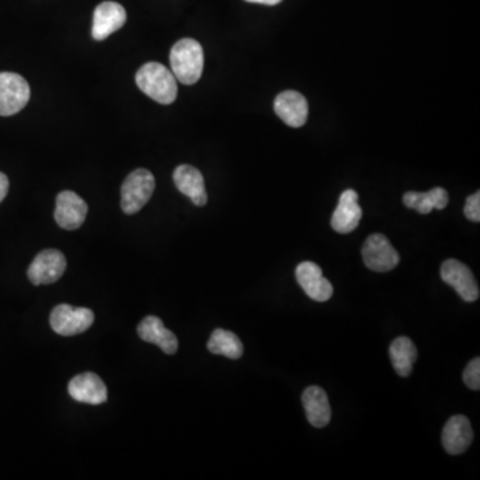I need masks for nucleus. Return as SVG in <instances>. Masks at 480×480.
I'll return each mask as SVG.
<instances>
[{"instance_id": "f257e3e1", "label": "nucleus", "mask_w": 480, "mask_h": 480, "mask_svg": "<svg viewBox=\"0 0 480 480\" xmlns=\"http://www.w3.org/2000/svg\"><path fill=\"white\" fill-rule=\"evenodd\" d=\"M139 90L160 104H174L177 96V77L171 69L157 62L146 63L137 72Z\"/></svg>"}, {"instance_id": "f03ea898", "label": "nucleus", "mask_w": 480, "mask_h": 480, "mask_svg": "<svg viewBox=\"0 0 480 480\" xmlns=\"http://www.w3.org/2000/svg\"><path fill=\"white\" fill-rule=\"evenodd\" d=\"M172 74L183 85H195L204 68V52L195 39L186 38L175 43L170 54Z\"/></svg>"}, {"instance_id": "7ed1b4c3", "label": "nucleus", "mask_w": 480, "mask_h": 480, "mask_svg": "<svg viewBox=\"0 0 480 480\" xmlns=\"http://www.w3.org/2000/svg\"><path fill=\"white\" fill-rule=\"evenodd\" d=\"M155 190V177L149 170L132 171L122 186L121 206L127 215L139 213L151 199Z\"/></svg>"}, {"instance_id": "20e7f679", "label": "nucleus", "mask_w": 480, "mask_h": 480, "mask_svg": "<svg viewBox=\"0 0 480 480\" xmlns=\"http://www.w3.org/2000/svg\"><path fill=\"white\" fill-rule=\"evenodd\" d=\"M30 96L32 90L23 77L15 72H0V116L21 113Z\"/></svg>"}, {"instance_id": "39448f33", "label": "nucleus", "mask_w": 480, "mask_h": 480, "mask_svg": "<svg viewBox=\"0 0 480 480\" xmlns=\"http://www.w3.org/2000/svg\"><path fill=\"white\" fill-rule=\"evenodd\" d=\"M95 315L86 307H72L69 304H59L50 315L51 329L62 337H75L83 334L93 326Z\"/></svg>"}, {"instance_id": "423d86ee", "label": "nucleus", "mask_w": 480, "mask_h": 480, "mask_svg": "<svg viewBox=\"0 0 480 480\" xmlns=\"http://www.w3.org/2000/svg\"><path fill=\"white\" fill-rule=\"evenodd\" d=\"M362 257L366 267L376 273H388L401 262L398 251L382 234H373L366 240L362 247Z\"/></svg>"}, {"instance_id": "0eeeda50", "label": "nucleus", "mask_w": 480, "mask_h": 480, "mask_svg": "<svg viewBox=\"0 0 480 480\" xmlns=\"http://www.w3.org/2000/svg\"><path fill=\"white\" fill-rule=\"evenodd\" d=\"M68 268V260L59 249H43L36 255L27 270V276L34 285L58 282Z\"/></svg>"}, {"instance_id": "6e6552de", "label": "nucleus", "mask_w": 480, "mask_h": 480, "mask_svg": "<svg viewBox=\"0 0 480 480\" xmlns=\"http://www.w3.org/2000/svg\"><path fill=\"white\" fill-rule=\"evenodd\" d=\"M440 277L447 285H451L465 302L478 301L479 285L473 271L457 259H447L440 267Z\"/></svg>"}, {"instance_id": "1a4fd4ad", "label": "nucleus", "mask_w": 480, "mask_h": 480, "mask_svg": "<svg viewBox=\"0 0 480 480\" xmlns=\"http://www.w3.org/2000/svg\"><path fill=\"white\" fill-rule=\"evenodd\" d=\"M88 213V206L77 194L72 191H62L57 196L55 207V221L63 230L72 231L77 230L85 223Z\"/></svg>"}, {"instance_id": "9d476101", "label": "nucleus", "mask_w": 480, "mask_h": 480, "mask_svg": "<svg viewBox=\"0 0 480 480\" xmlns=\"http://www.w3.org/2000/svg\"><path fill=\"white\" fill-rule=\"evenodd\" d=\"M296 280L304 293L315 302H327L334 294V287L329 279L323 276L322 268L313 262H302L296 267Z\"/></svg>"}, {"instance_id": "9b49d317", "label": "nucleus", "mask_w": 480, "mask_h": 480, "mask_svg": "<svg viewBox=\"0 0 480 480\" xmlns=\"http://www.w3.org/2000/svg\"><path fill=\"white\" fill-rule=\"evenodd\" d=\"M68 394L79 403L98 404L107 402L108 393L104 380L96 374L85 373L72 377L68 383Z\"/></svg>"}, {"instance_id": "f8f14e48", "label": "nucleus", "mask_w": 480, "mask_h": 480, "mask_svg": "<svg viewBox=\"0 0 480 480\" xmlns=\"http://www.w3.org/2000/svg\"><path fill=\"white\" fill-rule=\"evenodd\" d=\"M274 108L276 115L294 129L304 126L309 118V104L298 91H283L275 99Z\"/></svg>"}, {"instance_id": "ddd939ff", "label": "nucleus", "mask_w": 480, "mask_h": 480, "mask_svg": "<svg viewBox=\"0 0 480 480\" xmlns=\"http://www.w3.org/2000/svg\"><path fill=\"white\" fill-rule=\"evenodd\" d=\"M127 21V13L123 5L115 2H104L94 13L93 38L104 41L113 32L121 30Z\"/></svg>"}, {"instance_id": "4468645a", "label": "nucleus", "mask_w": 480, "mask_h": 480, "mask_svg": "<svg viewBox=\"0 0 480 480\" xmlns=\"http://www.w3.org/2000/svg\"><path fill=\"white\" fill-rule=\"evenodd\" d=\"M358 201L359 195L354 190H346L340 195V204L331 218V227L335 231L340 234H349L359 226L363 213Z\"/></svg>"}, {"instance_id": "2eb2a0df", "label": "nucleus", "mask_w": 480, "mask_h": 480, "mask_svg": "<svg viewBox=\"0 0 480 480\" xmlns=\"http://www.w3.org/2000/svg\"><path fill=\"white\" fill-rule=\"evenodd\" d=\"M474 440L473 427L468 418L455 415L448 419L442 432V445L449 455L467 451Z\"/></svg>"}, {"instance_id": "dca6fc26", "label": "nucleus", "mask_w": 480, "mask_h": 480, "mask_svg": "<svg viewBox=\"0 0 480 480\" xmlns=\"http://www.w3.org/2000/svg\"><path fill=\"white\" fill-rule=\"evenodd\" d=\"M174 182L183 195L188 196L195 206H206L208 198L204 177L198 168L182 165L174 171Z\"/></svg>"}, {"instance_id": "f3484780", "label": "nucleus", "mask_w": 480, "mask_h": 480, "mask_svg": "<svg viewBox=\"0 0 480 480\" xmlns=\"http://www.w3.org/2000/svg\"><path fill=\"white\" fill-rule=\"evenodd\" d=\"M138 334L144 342L157 344L165 354H177V347H179L177 335L166 329L165 324L158 316L149 315L144 318L139 323Z\"/></svg>"}, {"instance_id": "a211bd4d", "label": "nucleus", "mask_w": 480, "mask_h": 480, "mask_svg": "<svg viewBox=\"0 0 480 480\" xmlns=\"http://www.w3.org/2000/svg\"><path fill=\"white\" fill-rule=\"evenodd\" d=\"M302 403H303L307 419L316 429L326 427L331 421V406H330L329 396L323 388L318 385L306 388L302 395Z\"/></svg>"}, {"instance_id": "6ab92c4d", "label": "nucleus", "mask_w": 480, "mask_h": 480, "mask_svg": "<svg viewBox=\"0 0 480 480\" xmlns=\"http://www.w3.org/2000/svg\"><path fill=\"white\" fill-rule=\"evenodd\" d=\"M448 193L442 187H435L427 193H406L403 196V204L407 208L418 211L421 215H427L432 210H445L448 204Z\"/></svg>"}, {"instance_id": "aec40b11", "label": "nucleus", "mask_w": 480, "mask_h": 480, "mask_svg": "<svg viewBox=\"0 0 480 480\" xmlns=\"http://www.w3.org/2000/svg\"><path fill=\"white\" fill-rule=\"evenodd\" d=\"M390 358L399 376H412L413 363L418 359V349L407 337H399L391 343Z\"/></svg>"}, {"instance_id": "412c9836", "label": "nucleus", "mask_w": 480, "mask_h": 480, "mask_svg": "<svg viewBox=\"0 0 480 480\" xmlns=\"http://www.w3.org/2000/svg\"><path fill=\"white\" fill-rule=\"evenodd\" d=\"M208 351L215 355H223L230 359H240L243 355V343L234 332L216 329L207 343Z\"/></svg>"}, {"instance_id": "4be33fe9", "label": "nucleus", "mask_w": 480, "mask_h": 480, "mask_svg": "<svg viewBox=\"0 0 480 480\" xmlns=\"http://www.w3.org/2000/svg\"><path fill=\"white\" fill-rule=\"evenodd\" d=\"M463 382L471 390L478 391L480 388V359L474 358L463 373Z\"/></svg>"}, {"instance_id": "5701e85b", "label": "nucleus", "mask_w": 480, "mask_h": 480, "mask_svg": "<svg viewBox=\"0 0 480 480\" xmlns=\"http://www.w3.org/2000/svg\"><path fill=\"white\" fill-rule=\"evenodd\" d=\"M465 215L467 216L468 221L480 222V193L474 194V195L468 196L467 202L465 206Z\"/></svg>"}, {"instance_id": "b1692460", "label": "nucleus", "mask_w": 480, "mask_h": 480, "mask_svg": "<svg viewBox=\"0 0 480 480\" xmlns=\"http://www.w3.org/2000/svg\"><path fill=\"white\" fill-rule=\"evenodd\" d=\"M8 188H10L8 177H5L3 172H0V204H2V202L5 201V196H7Z\"/></svg>"}, {"instance_id": "393cba45", "label": "nucleus", "mask_w": 480, "mask_h": 480, "mask_svg": "<svg viewBox=\"0 0 480 480\" xmlns=\"http://www.w3.org/2000/svg\"><path fill=\"white\" fill-rule=\"evenodd\" d=\"M246 2L257 3V5H279L282 0H246Z\"/></svg>"}]
</instances>
